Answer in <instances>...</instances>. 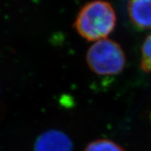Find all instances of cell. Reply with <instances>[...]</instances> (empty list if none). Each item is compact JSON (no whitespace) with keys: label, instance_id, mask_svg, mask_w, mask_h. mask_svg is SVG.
I'll return each mask as SVG.
<instances>
[{"label":"cell","instance_id":"obj_1","mask_svg":"<svg viewBox=\"0 0 151 151\" xmlns=\"http://www.w3.org/2000/svg\"><path fill=\"white\" fill-rule=\"evenodd\" d=\"M116 13L111 4L94 0L84 5L79 12L75 28L81 36L90 42L105 39L114 31Z\"/></svg>","mask_w":151,"mask_h":151},{"label":"cell","instance_id":"obj_3","mask_svg":"<svg viewBox=\"0 0 151 151\" xmlns=\"http://www.w3.org/2000/svg\"><path fill=\"white\" fill-rule=\"evenodd\" d=\"M35 151H72V143L63 132L49 130L38 138Z\"/></svg>","mask_w":151,"mask_h":151},{"label":"cell","instance_id":"obj_4","mask_svg":"<svg viewBox=\"0 0 151 151\" xmlns=\"http://www.w3.org/2000/svg\"><path fill=\"white\" fill-rule=\"evenodd\" d=\"M129 19L137 29H151V0H129Z\"/></svg>","mask_w":151,"mask_h":151},{"label":"cell","instance_id":"obj_2","mask_svg":"<svg viewBox=\"0 0 151 151\" xmlns=\"http://www.w3.org/2000/svg\"><path fill=\"white\" fill-rule=\"evenodd\" d=\"M86 60L91 70L101 76L117 75L126 64L120 45L110 39H102L92 45L88 50Z\"/></svg>","mask_w":151,"mask_h":151},{"label":"cell","instance_id":"obj_5","mask_svg":"<svg viewBox=\"0 0 151 151\" xmlns=\"http://www.w3.org/2000/svg\"><path fill=\"white\" fill-rule=\"evenodd\" d=\"M84 151H125L121 146L112 140L100 139L87 146Z\"/></svg>","mask_w":151,"mask_h":151},{"label":"cell","instance_id":"obj_6","mask_svg":"<svg viewBox=\"0 0 151 151\" xmlns=\"http://www.w3.org/2000/svg\"><path fill=\"white\" fill-rule=\"evenodd\" d=\"M140 67L145 72H151V35L146 38L142 45Z\"/></svg>","mask_w":151,"mask_h":151}]
</instances>
